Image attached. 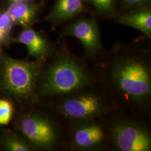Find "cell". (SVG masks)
<instances>
[{
  "label": "cell",
  "mask_w": 151,
  "mask_h": 151,
  "mask_svg": "<svg viewBox=\"0 0 151 151\" xmlns=\"http://www.w3.org/2000/svg\"><path fill=\"white\" fill-rule=\"evenodd\" d=\"M83 9L82 0H57L48 19L60 24L78 15Z\"/></svg>",
  "instance_id": "11"
},
{
  "label": "cell",
  "mask_w": 151,
  "mask_h": 151,
  "mask_svg": "<svg viewBox=\"0 0 151 151\" xmlns=\"http://www.w3.org/2000/svg\"><path fill=\"white\" fill-rule=\"evenodd\" d=\"M124 2L128 5H137L143 2L146 0H124Z\"/></svg>",
  "instance_id": "17"
},
{
  "label": "cell",
  "mask_w": 151,
  "mask_h": 151,
  "mask_svg": "<svg viewBox=\"0 0 151 151\" xmlns=\"http://www.w3.org/2000/svg\"><path fill=\"white\" fill-rule=\"evenodd\" d=\"M116 22L120 24L134 28L147 38L151 39V11L145 8L120 15L116 17Z\"/></svg>",
  "instance_id": "10"
},
{
  "label": "cell",
  "mask_w": 151,
  "mask_h": 151,
  "mask_svg": "<svg viewBox=\"0 0 151 151\" xmlns=\"http://www.w3.org/2000/svg\"><path fill=\"white\" fill-rule=\"evenodd\" d=\"M65 124L67 151H109L108 131L104 118Z\"/></svg>",
  "instance_id": "7"
},
{
  "label": "cell",
  "mask_w": 151,
  "mask_h": 151,
  "mask_svg": "<svg viewBox=\"0 0 151 151\" xmlns=\"http://www.w3.org/2000/svg\"><path fill=\"white\" fill-rule=\"evenodd\" d=\"M49 100L51 101V110L65 123L103 118L117 108L96 82Z\"/></svg>",
  "instance_id": "5"
},
{
  "label": "cell",
  "mask_w": 151,
  "mask_h": 151,
  "mask_svg": "<svg viewBox=\"0 0 151 151\" xmlns=\"http://www.w3.org/2000/svg\"><path fill=\"white\" fill-rule=\"evenodd\" d=\"M2 143L6 148L10 151H34V148L25 138L14 134H6L3 136Z\"/></svg>",
  "instance_id": "13"
},
{
  "label": "cell",
  "mask_w": 151,
  "mask_h": 151,
  "mask_svg": "<svg viewBox=\"0 0 151 151\" xmlns=\"http://www.w3.org/2000/svg\"><path fill=\"white\" fill-rule=\"evenodd\" d=\"M47 60H18L8 57L0 62V88L25 107L39 102L38 90Z\"/></svg>",
  "instance_id": "3"
},
{
  "label": "cell",
  "mask_w": 151,
  "mask_h": 151,
  "mask_svg": "<svg viewBox=\"0 0 151 151\" xmlns=\"http://www.w3.org/2000/svg\"><path fill=\"white\" fill-rule=\"evenodd\" d=\"M91 65L96 83L116 107L151 119L149 49L117 45Z\"/></svg>",
  "instance_id": "1"
},
{
  "label": "cell",
  "mask_w": 151,
  "mask_h": 151,
  "mask_svg": "<svg viewBox=\"0 0 151 151\" xmlns=\"http://www.w3.org/2000/svg\"><path fill=\"white\" fill-rule=\"evenodd\" d=\"M12 22L27 27L35 16V9L32 6L21 4L15 6L9 13Z\"/></svg>",
  "instance_id": "12"
},
{
  "label": "cell",
  "mask_w": 151,
  "mask_h": 151,
  "mask_svg": "<svg viewBox=\"0 0 151 151\" xmlns=\"http://www.w3.org/2000/svg\"><path fill=\"white\" fill-rule=\"evenodd\" d=\"M61 37H73L83 45L84 58L90 65L104 54L100 33L97 22L93 19L82 18L65 27Z\"/></svg>",
  "instance_id": "8"
},
{
  "label": "cell",
  "mask_w": 151,
  "mask_h": 151,
  "mask_svg": "<svg viewBox=\"0 0 151 151\" xmlns=\"http://www.w3.org/2000/svg\"><path fill=\"white\" fill-rule=\"evenodd\" d=\"M14 41L26 45L29 56L37 60H47L56 52L43 36L30 28L24 30Z\"/></svg>",
  "instance_id": "9"
},
{
  "label": "cell",
  "mask_w": 151,
  "mask_h": 151,
  "mask_svg": "<svg viewBox=\"0 0 151 151\" xmlns=\"http://www.w3.org/2000/svg\"><path fill=\"white\" fill-rule=\"evenodd\" d=\"M13 112V106L9 101L0 100V125L9 124L12 118Z\"/></svg>",
  "instance_id": "15"
},
{
  "label": "cell",
  "mask_w": 151,
  "mask_h": 151,
  "mask_svg": "<svg viewBox=\"0 0 151 151\" xmlns=\"http://www.w3.org/2000/svg\"><path fill=\"white\" fill-rule=\"evenodd\" d=\"M52 113L24 114L19 121V130L34 149L67 151L66 124L53 111Z\"/></svg>",
  "instance_id": "6"
},
{
  "label": "cell",
  "mask_w": 151,
  "mask_h": 151,
  "mask_svg": "<svg viewBox=\"0 0 151 151\" xmlns=\"http://www.w3.org/2000/svg\"><path fill=\"white\" fill-rule=\"evenodd\" d=\"M97 11L102 13H111L114 10L115 0H87Z\"/></svg>",
  "instance_id": "16"
},
{
  "label": "cell",
  "mask_w": 151,
  "mask_h": 151,
  "mask_svg": "<svg viewBox=\"0 0 151 151\" xmlns=\"http://www.w3.org/2000/svg\"><path fill=\"white\" fill-rule=\"evenodd\" d=\"M96 82L91 65L63 44L44 67L38 90L39 100L64 96Z\"/></svg>",
  "instance_id": "2"
},
{
  "label": "cell",
  "mask_w": 151,
  "mask_h": 151,
  "mask_svg": "<svg viewBox=\"0 0 151 151\" xmlns=\"http://www.w3.org/2000/svg\"><path fill=\"white\" fill-rule=\"evenodd\" d=\"M104 119L109 151H151V118L115 108Z\"/></svg>",
  "instance_id": "4"
},
{
  "label": "cell",
  "mask_w": 151,
  "mask_h": 151,
  "mask_svg": "<svg viewBox=\"0 0 151 151\" xmlns=\"http://www.w3.org/2000/svg\"><path fill=\"white\" fill-rule=\"evenodd\" d=\"M12 22L9 14H0V46L5 42L9 37Z\"/></svg>",
  "instance_id": "14"
}]
</instances>
